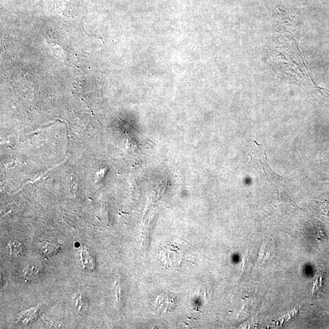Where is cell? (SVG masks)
<instances>
[{
  "mask_svg": "<svg viewBox=\"0 0 329 329\" xmlns=\"http://www.w3.org/2000/svg\"><path fill=\"white\" fill-rule=\"evenodd\" d=\"M249 156L250 161L248 163V166L254 169L261 179L268 180L269 182L282 179V177L272 170L269 166L265 146L258 144L257 142L253 141Z\"/></svg>",
  "mask_w": 329,
  "mask_h": 329,
  "instance_id": "1",
  "label": "cell"
},
{
  "mask_svg": "<svg viewBox=\"0 0 329 329\" xmlns=\"http://www.w3.org/2000/svg\"><path fill=\"white\" fill-rule=\"evenodd\" d=\"M274 250V244L272 241L265 239L261 246L260 254L258 256V263L261 264L264 261L268 260L272 256Z\"/></svg>",
  "mask_w": 329,
  "mask_h": 329,
  "instance_id": "2",
  "label": "cell"
},
{
  "mask_svg": "<svg viewBox=\"0 0 329 329\" xmlns=\"http://www.w3.org/2000/svg\"><path fill=\"white\" fill-rule=\"evenodd\" d=\"M61 246L56 242H45L41 244V250L43 255L46 258L51 257L56 254L60 249Z\"/></svg>",
  "mask_w": 329,
  "mask_h": 329,
  "instance_id": "3",
  "label": "cell"
},
{
  "mask_svg": "<svg viewBox=\"0 0 329 329\" xmlns=\"http://www.w3.org/2000/svg\"><path fill=\"white\" fill-rule=\"evenodd\" d=\"M80 255L82 257V261L85 269L92 270L95 268V260H94L93 258L91 257L87 249L83 248Z\"/></svg>",
  "mask_w": 329,
  "mask_h": 329,
  "instance_id": "4",
  "label": "cell"
},
{
  "mask_svg": "<svg viewBox=\"0 0 329 329\" xmlns=\"http://www.w3.org/2000/svg\"><path fill=\"white\" fill-rule=\"evenodd\" d=\"M10 250H11V252H10L11 255L15 256L19 255L23 249L22 245L18 242L11 243L10 244Z\"/></svg>",
  "mask_w": 329,
  "mask_h": 329,
  "instance_id": "5",
  "label": "cell"
}]
</instances>
